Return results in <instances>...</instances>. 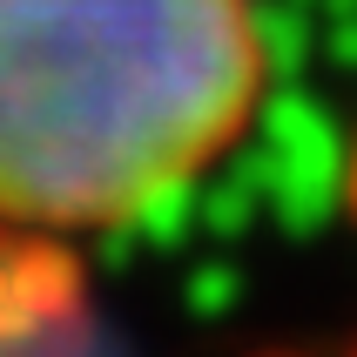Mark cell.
Returning a JSON list of instances; mask_svg holds the SVG:
<instances>
[{
  "mask_svg": "<svg viewBox=\"0 0 357 357\" xmlns=\"http://www.w3.org/2000/svg\"><path fill=\"white\" fill-rule=\"evenodd\" d=\"M0 357H108L75 270L27 229H0Z\"/></svg>",
  "mask_w": 357,
  "mask_h": 357,
  "instance_id": "2",
  "label": "cell"
},
{
  "mask_svg": "<svg viewBox=\"0 0 357 357\" xmlns=\"http://www.w3.org/2000/svg\"><path fill=\"white\" fill-rule=\"evenodd\" d=\"M263 95L250 0H0V229H108L176 196Z\"/></svg>",
  "mask_w": 357,
  "mask_h": 357,
  "instance_id": "1",
  "label": "cell"
}]
</instances>
